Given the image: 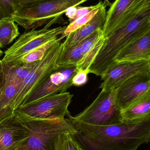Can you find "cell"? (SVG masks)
Segmentation results:
<instances>
[{
  "instance_id": "cell-1",
  "label": "cell",
  "mask_w": 150,
  "mask_h": 150,
  "mask_svg": "<svg viewBox=\"0 0 150 150\" xmlns=\"http://www.w3.org/2000/svg\"><path fill=\"white\" fill-rule=\"evenodd\" d=\"M67 117L76 130L74 138L84 150H137L150 142V115L105 126L86 123L70 113Z\"/></svg>"
},
{
  "instance_id": "cell-2",
  "label": "cell",
  "mask_w": 150,
  "mask_h": 150,
  "mask_svg": "<svg viewBox=\"0 0 150 150\" xmlns=\"http://www.w3.org/2000/svg\"><path fill=\"white\" fill-rule=\"evenodd\" d=\"M150 0L133 19L113 32L105 38L96 55L89 73L101 76L114 63L119 53L133 40L150 29Z\"/></svg>"
},
{
  "instance_id": "cell-3",
  "label": "cell",
  "mask_w": 150,
  "mask_h": 150,
  "mask_svg": "<svg viewBox=\"0 0 150 150\" xmlns=\"http://www.w3.org/2000/svg\"><path fill=\"white\" fill-rule=\"evenodd\" d=\"M14 115L30 132L27 141L18 150H49L53 140L60 134H74L76 130L65 120H48L30 117L17 110Z\"/></svg>"
},
{
  "instance_id": "cell-4",
  "label": "cell",
  "mask_w": 150,
  "mask_h": 150,
  "mask_svg": "<svg viewBox=\"0 0 150 150\" xmlns=\"http://www.w3.org/2000/svg\"><path fill=\"white\" fill-rule=\"evenodd\" d=\"M88 0H40L28 4L14 12L11 17L26 30L36 29L53 18L59 17L73 6Z\"/></svg>"
},
{
  "instance_id": "cell-5",
  "label": "cell",
  "mask_w": 150,
  "mask_h": 150,
  "mask_svg": "<svg viewBox=\"0 0 150 150\" xmlns=\"http://www.w3.org/2000/svg\"><path fill=\"white\" fill-rule=\"evenodd\" d=\"M59 21H60L59 18H55L48 21L44 28L40 30L33 29L24 33L4 52V56L1 60L3 67L13 66L37 47L59 38L64 33L67 26L49 28L52 25L59 23Z\"/></svg>"
},
{
  "instance_id": "cell-6",
  "label": "cell",
  "mask_w": 150,
  "mask_h": 150,
  "mask_svg": "<svg viewBox=\"0 0 150 150\" xmlns=\"http://www.w3.org/2000/svg\"><path fill=\"white\" fill-rule=\"evenodd\" d=\"M117 89L101 90L94 101L75 118L96 126H108L122 122L121 111L116 104Z\"/></svg>"
},
{
  "instance_id": "cell-7",
  "label": "cell",
  "mask_w": 150,
  "mask_h": 150,
  "mask_svg": "<svg viewBox=\"0 0 150 150\" xmlns=\"http://www.w3.org/2000/svg\"><path fill=\"white\" fill-rule=\"evenodd\" d=\"M62 43L58 41L47 52L25 79L17 95L15 111L20 107L27 95L45 80L59 66L57 60L62 48Z\"/></svg>"
},
{
  "instance_id": "cell-8",
  "label": "cell",
  "mask_w": 150,
  "mask_h": 150,
  "mask_svg": "<svg viewBox=\"0 0 150 150\" xmlns=\"http://www.w3.org/2000/svg\"><path fill=\"white\" fill-rule=\"evenodd\" d=\"M77 71L76 65L59 66L45 80L27 95L21 106L57 93L66 92L73 86V78Z\"/></svg>"
},
{
  "instance_id": "cell-9",
  "label": "cell",
  "mask_w": 150,
  "mask_h": 150,
  "mask_svg": "<svg viewBox=\"0 0 150 150\" xmlns=\"http://www.w3.org/2000/svg\"><path fill=\"white\" fill-rule=\"evenodd\" d=\"M73 94L61 93L49 96L27 105L18 108L17 110L30 117L48 120H65L69 112Z\"/></svg>"
},
{
  "instance_id": "cell-10",
  "label": "cell",
  "mask_w": 150,
  "mask_h": 150,
  "mask_svg": "<svg viewBox=\"0 0 150 150\" xmlns=\"http://www.w3.org/2000/svg\"><path fill=\"white\" fill-rule=\"evenodd\" d=\"M149 0H115L107 12L103 29L104 38L134 18Z\"/></svg>"
},
{
  "instance_id": "cell-11",
  "label": "cell",
  "mask_w": 150,
  "mask_h": 150,
  "mask_svg": "<svg viewBox=\"0 0 150 150\" xmlns=\"http://www.w3.org/2000/svg\"><path fill=\"white\" fill-rule=\"evenodd\" d=\"M150 71L148 61L114 62L101 75V90L117 89L124 82L134 75Z\"/></svg>"
},
{
  "instance_id": "cell-12",
  "label": "cell",
  "mask_w": 150,
  "mask_h": 150,
  "mask_svg": "<svg viewBox=\"0 0 150 150\" xmlns=\"http://www.w3.org/2000/svg\"><path fill=\"white\" fill-rule=\"evenodd\" d=\"M150 89V72L134 75L118 88L116 104L121 112L146 93Z\"/></svg>"
},
{
  "instance_id": "cell-13",
  "label": "cell",
  "mask_w": 150,
  "mask_h": 150,
  "mask_svg": "<svg viewBox=\"0 0 150 150\" xmlns=\"http://www.w3.org/2000/svg\"><path fill=\"white\" fill-rule=\"evenodd\" d=\"M29 136V129L14 115L0 122V150H18Z\"/></svg>"
},
{
  "instance_id": "cell-14",
  "label": "cell",
  "mask_w": 150,
  "mask_h": 150,
  "mask_svg": "<svg viewBox=\"0 0 150 150\" xmlns=\"http://www.w3.org/2000/svg\"><path fill=\"white\" fill-rule=\"evenodd\" d=\"M150 59V29L122 49L115 58L114 62L149 61Z\"/></svg>"
},
{
  "instance_id": "cell-15",
  "label": "cell",
  "mask_w": 150,
  "mask_h": 150,
  "mask_svg": "<svg viewBox=\"0 0 150 150\" xmlns=\"http://www.w3.org/2000/svg\"><path fill=\"white\" fill-rule=\"evenodd\" d=\"M105 3H103L95 16L87 23L66 37L62 47L67 48L79 43L98 29H103L107 17Z\"/></svg>"
},
{
  "instance_id": "cell-16",
  "label": "cell",
  "mask_w": 150,
  "mask_h": 150,
  "mask_svg": "<svg viewBox=\"0 0 150 150\" xmlns=\"http://www.w3.org/2000/svg\"><path fill=\"white\" fill-rule=\"evenodd\" d=\"M22 84L16 80L5 79L0 96V122L14 115L15 100Z\"/></svg>"
},
{
  "instance_id": "cell-17",
  "label": "cell",
  "mask_w": 150,
  "mask_h": 150,
  "mask_svg": "<svg viewBox=\"0 0 150 150\" xmlns=\"http://www.w3.org/2000/svg\"><path fill=\"white\" fill-rule=\"evenodd\" d=\"M122 121L142 119L150 115V89L128 107L121 112Z\"/></svg>"
},
{
  "instance_id": "cell-18",
  "label": "cell",
  "mask_w": 150,
  "mask_h": 150,
  "mask_svg": "<svg viewBox=\"0 0 150 150\" xmlns=\"http://www.w3.org/2000/svg\"><path fill=\"white\" fill-rule=\"evenodd\" d=\"M18 25L11 17L0 20V49L12 43L19 36Z\"/></svg>"
},
{
  "instance_id": "cell-19",
  "label": "cell",
  "mask_w": 150,
  "mask_h": 150,
  "mask_svg": "<svg viewBox=\"0 0 150 150\" xmlns=\"http://www.w3.org/2000/svg\"><path fill=\"white\" fill-rule=\"evenodd\" d=\"M83 55L80 43L67 48H63L57 60L59 66L77 65L82 60Z\"/></svg>"
},
{
  "instance_id": "cell-20",
  "label": "cell",
  "mask_w": 150,
  "mask_h": 150,
  "mask_svg": "<svg viewBox=\"0 0 150 150\" xmlns=\"http://www.w3.org/2000/svg\"><path fill=\"white\" fill-rule=\"evenodd\" d=\"M38 62L17 64L9 67H3L5 79L16 80L23 83L25 79Z\"/></svg>"
},
{
  "instance_id": "cell-21",
  "label": "cell",
  "mask_w": 150,
  "mask_h": 150,
  "mask_svg": "<svg viewBox=\"0 0 150 150\" xmlns=\"http://www.w3.org/2000/svg\"><path fill=\"white\" fill-rule=\"evenodd\" d=\"M70 133L57 136L50 144L49 150H84Z\"/></svg>"
},
{
  "instance_id": "cell-22",
  "label": "cell",
  "mask_w": 150,
  "mask_h": 150,
  "mask_svg": "<svg viewBox=\"0 0 150 150\" xmlns=\"http://www.w3.org/2000/svg\"><path fill=\"white\" fill-rule=\"evenodd\" d=\"M62 40V39L61 38L59 37L56 39L47 42L37 47L33 51H31L24 56L22 59H20L14 65H17V64L30 63L35 62L39 61L43 59L47 52L52 46H53L58 41H61Z\"/></svg>"
},
{
  "instance_id": "cell-23",
  "label": "cell",
  "mask_w": 150,
  "mask_h": 150,
  "mask_svg": "<svg viewBox=\"0 0 150 150\" xmlns=\"http://www.w3.org/2000/svg\"><path fill=\"white\" fill-rule=\"evenodd\" d=\"M102 3L103 2L101 1H100L97 4V7L92 10L88 14L84 16L79 18L73 23H69V24L67 26L66 30H65L62 35L60 36L62 39H63L65 37H67L68 35L76 30H77L82 27L83 25H84L89 22L97 14Z\"/></svg>"
},
{
  "instance_id": "cell-24",
  "label": "cell",
  "mask_w": 150,
  "mask_h": 150,
  "mask_svg": "<svg viewBox=\"0 0 150 150\" xmlns=\"http://www.w3.org/2000/svg\"><path fill=\"white\" fill-rule=\"evenodd\" d=\"M105 39L104 36H103L94 47L83 57L81 62L76 66L78 70H86L89 73V69L91 67L96 55L101 48Z\"/></svg>"
},
{
  "instance_id": "cell-25",
  "label": "cell",
  "mask_w": 150,
  "mask_h": 150,
  "mask_svg": "<svg viewBox=\"0 0 150 150\" xmlns=\"http://www.w3.org/2000/svg\"><path fill=\"white\" fill-rule=\"evenodd\" d=\"M103 36H104L103 29H98L79 42L83 57L94 47Z\"/></svg>"
},
{
  "instance_id": "cell-26",
  "label": "cell",
  "mask_w": 150,
  "mask_h": 150,
  "mask_svg": "<svg viewBox=\"0 0 150 150\" xmlns=\"http://www.w3.org/2000/svg\"><path fill=\"white\" fill-rule=\"evenodd\" d=\"M89 72L86 70H78L73 78V85L80 86L85 84L88 81Z\"/></svg>"
},
{
  "instance_id": "cell-27",
  "label": "cell",
  "mask_w": 150,
  "mask_h": 150,
  "mask_svg": "<svg viewBox=\"0 0 150 150\" xmlns=\"http://www.w3.org/2000/svg\"><path fill=\"white\" fill-rule=\"evenodd\" d=\"M97 4L93 6H90V7H79L78 6L77 10L76 12V15L74 18L69 23H72L74 21H76V19H78L79 18L82 17L88 14L91 11L93 10L97 7Z\"/></svg>"
},
{
  "instance_id": "cell-28",
  "label": "cell",
  "mask_w": 150,
  "mask_h": 150,
  "mask_svg": "<svg viewBox=\"0 0 150 150\" xmlns=\"http://www.w3.org/2000/svg\"><path fill=\"white\" fill-rule=\"evenodd\" d=\"M39 1L40 0H13V6L15 12L18 11L28 4Z\"/></svg>"
},
{
  "instance_id": "cell-29",
  "label": "cell",
  "mask_w": 150,
  "mask_h": 150,
  "mask_svg": "<svg viewBox=\"0 0 150 150\" xmlns=\"http://www.w3.org/2000/svg\"><path fill=\"white\" fill-rule=\"evenodd\" d=\"M5 83V74L1 60H0V96L3 91Z\"/></svg>"
},
{
  "instance_id": "cell-30",
  "label": "cell",
  "mask_w": 150,
  "mask_h": 150,
  "mask_svg": "<svg viewBox=\"0 0 150 150\" xmlns=\"http://www.w3.org/2000/svg\"><path fill=\"white\" fill-rule=\"evenodd\" d=\"M78 6H73L69 8L65 12L66 16L69 18V21L70 22L74 18L77 10Z\"/></svg>"
},
{
  "instance_id": "cell-31",
  "label": "cell",
  "mask_w": 150,
  "mask_h": 150,
  "mask_svg": "<svg viewBox=\"0 0 150 150\" xmlns=\"http://www.w3.org/2000/svg\"><path fill=\"white\" fill-rule=\"evenodd\" d=\"M10 17L7 12V10L3 3L1 0H0V20L4 18Z\"/></svg>"
},
{
  "instance_id": "cell-32",
  "label": "cell",
  "mask_w": 150,
  "mask_h": 150,
  "mask_svg": "<svg viewBox=\"0 0 150 150\" xmlns=\"http://www.w3.org/2000/svg\"><path fill=\"white\" fill-rule=\"evenodd\" d=\"M3 54V52L0 49V60H1V58L2 57V56Z\"/></svg>"
},
{
  "instance_id": "cell-33",
  "label": "cell",
  "mask_w": 150,
  "mask_h": 150,
  "mask_svg": "<svg viewBox=\"0 0 150 150\" xmlns=\"http://www.w3.org/2000/svg\"><path fill=\"white\" fill-rule=\"evenodd\" d=\"M149 67H150V60L149 61Z\"/></svg>"
},
{
  "instance_id": "cell-34",
  "label": "cell",
  "mask_w": 150,
  "mask_h": 150,
  "mask_svg": "<svg viewBox=\"0 0 150 150\" xmlns=\"http://www.w3.org/2000/svg\"></svg>"
}]
</instances>
